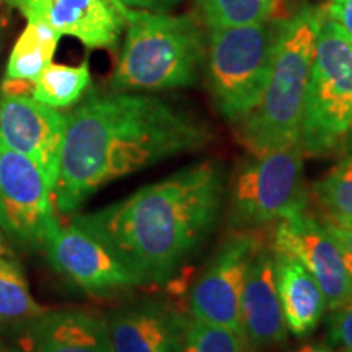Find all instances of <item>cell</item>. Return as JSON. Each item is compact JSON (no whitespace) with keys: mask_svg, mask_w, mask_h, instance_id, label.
Returning a JSON list of instances; mask_svg holds the SVG:
<instances>
[{"mask_svg":"<svg viewBox=\"0 0 352 352\" xmlns=\"http://www.w3.org/2000/svg\"><path fill=\"white\" fill-rule=\"evenodd\" d=\"M210 132L168 101L116 91L94 95L65 114L59 171L52 199L74 214L95 191L179 153L199 151Z\"/></svg>","mask_w":352,"mask_h":352,"instance_id":"obj_1","label":"cell"},{"mask_svg":"<svg viewBox=\"0 0 352 352\" xmlns=\"http://www.w3.org/2000/svg\"><path fill=\"white\" fill-rule=\"evenodd\" d=\"M223 171L217 162L182 168L72 223L108 246L142 284H164L204 243L222 208Z\"/></svg>","mask_w":352,"mask_h":352,"instance_id":"obj_2","label":"cell"},{"mask_svg":"<svg viewBox=\"0 0 352 352\" xmlns=\"http://www.w3.org/2000/svg\"><path fill=\"white\" fill-rule=\"evenodd\" d=\"M324 7H303L277 25L271 74L258 104L241 120L239 138L253 157L298 142L311 59Z\"/></svg>","mask_w":352,"mask_h":352,"instance_id":"obj_3","label":"cell"},{"mask_svg":"<svg viewBox=\"0 0 352 352\" xmlns=\"http://www.w3.org/2000/svg\"><path fill=\"white\" fill-rule=\"evenodd\" d=\"M126 38L111 78L116 91L166 90L197 82L204 39L189 16L166 12L124 13Z\"/></svg>","mask_w":352,"mask_h":352,"instance_id":"obj_4","label":"cell"},{"mask_svg":"<svg viewBox=\"0 0 352 352\" xmlns=\"http://www.w3.org/2000/svg\"><path fill=\"white\" fill-rule=\"evenodd\" d=\"M351 120V36L333 20L324 19L316 39L303 104V152L320 157L340 151Z\"/></svg>","mask_w":352,"mask_h":352,"instance_id":"obj_5","label":"cell"},{"mask_svg":"<svg viewBox=\"0 0 352 352\" xmlns=\"http://www.w3.org/2000/svg\"><path fill=\"white\" fill-rule=\"evenodd\" d=\"M277 26L267 21L209 34L208 77L219 113L239 122L256 107L271 74Z\"/></svg>","mask_w":352,"mask_h":352,"instance_id":"obj_6","label":"cell"},{"mask_svg":"<svg viewBox=\"0 0 352 352\" xmlns=\"http://www.w3.org/2000/svg\"><path fill=\"white\" fill-rule=\"evenodd\" d=\"M302 140L253 157L236 171L228 220L235 230L261 228L307 210Z\"/></svg>","mask_w":352,"mask_h":352,"instance_id":"obj_7","label":"cell"},{"mask_svg":"<svg viewBox=\"0 0 352 352\" xmlns=\"http://www.w3.org/2000/svg\"><path fill=\"white\" fill-rule=\"evenodd\" d=\"M56 223L52 188L43 170L0 138V228L20 246L43 250Z\"/></svg>","mask_w":352,"mask_h":352,"instance_id":"obj_8","label":"cell"},{"mask_svg":"<svg viewBox=\"0 0 352 352\" xmlns=\"http://www.w3.org/2000/svg\"><path fill=\"white\" fill-rule=\"evenodd\" d=\"M263 246L264 233L259 228L235 230L227 236L192 285L189 294L192 318L241 334V296L246 276Z\"/></svg>","mask_w":352,"mask_h":352,"instance_id":"obj_9","label":"cell"},{"mask_svg":"<svg viewBox=\"0 0 352 352\" xmlns=\"http://www.w3.org/2000/svg\"><path fill=\"white\" fill-rule=\"evenodd\" d=\"M43 252L59 274L88 292L103 294L142 284L107 245L72 222L65 227L57 222L47 233Z\"/></svg>","mask_w":352,"mask_h":352,"instance_id":"obj_10","label":"cell"},{"mask_svg":"<svg viewBox=\"0 0 352 352\" xmlns=\"http://www.w3.org/2000/svg\"><path fill=\"white\" fill-rule=\"evenodd\" d=\"M272 252L297 258L323 290L329 310L352 298V279L344 258L323 222L307 210L280 219L272 230Z\"/></svg>","mask_w":352,"mask_h":352,"instance_id":"obj_11","label":"cell"},{"mask_svg":"<svg viewBox=\"0 0 352 352\" xmlns=\"http://www.w3.org/2000/svg\"><path fill=\"white\" fill-rule=\"evenodd\" d=\"M65 114L33 95L0 94V138L13 151L30 157L43 170L54 192L59 171Z\"/></svg>","mask_w":352,"mask_h":352,"instance_id":"obj_12","label":"cell"},{"mask_svg":"<svg viewBox=\"0 0 352 352\" xmlns=\"http://www.w3.org/2000/svg\"><path fill=\"white\" fill-rule=\"evenodd\" d=\"M28 21H43L63 36L77 38L90 50L114 47L126 26L114 0H8Z\"/></svg>","mask_w":352,"mask_h":352,"instance_id":"obj_13","label":"cell"},{"mask_svg":"<svg viewBox=\"0 0 352 352\" xmlns=\"http://www.w3.org/2000/svg\"><path fill=\"white\" fill-rule=\"evenodd\" d=\"M12 333L20 352H113L107 318L82 308L44 310Z\"/></svg>","mask_w":352,"mask_h":352,"instance_id":"obj_14","label":"cell"},{"mask_svg":"<svg viewBox=\"0 0 352 352\" xmlns=\"http://www.w3.org/2000/svg\"><path fill=\"white\" fill-rule=\"evenodd\" d=\"M113 352H179L184 323L173 308L158 300H140L107 316Z\"/></svg>","mask_w":352,"mask_h":352,"instance_id":"obj_15","label":"cell"},{"mask_svg":"<svg viewBox=\"0 0 352 352\" xmlns=\"http://www.w3.org/2000/svg\"><path fill=\"white\" fill-rule=\"evenodd\" d=\"M241 334L246 344L267 347L287 338L283 307L277 292L274 254L266 245L254 256L241 296Z\"/></svg>","mask_w":352,"mask_h":352,"instance_id":"obj_16","label":"cell"},{"mask_svg":"<svg viewBox=\"0 0 352 352\" xmlns=\"http://www.w3.org/2000/svg\"><path fill=\"white\" fill-rule=\"evenodd\" d=\"M274 254L277 292L287 329L294 336H308L318 327L327 310V298L315 277L297 258L287 253Z\"/></svg>","mask_w":352,"mask_h":352,"instance_id":"obj_17","label":"cell"},{"mask_svg":"<svg viewBox=\"0 0 352 352\" xmlns=\"http://www.w3.org/2000/svg\"><path fill=\"white\" fill-rule=\"evenodd\" d=\"M60 34L43 21H28L8 56L6 78L36 82L52 63Z\"/></svg>","mask_w":352,"mask_h":352,"instance_id":"obj_18","label":"cell"},{"mask_svg":"<svg viewBox=\"0 0 352 352\" xmlns=\"http://www.w3.org/2000/svg\"><path fill=\"white\" fill-rule=\"evenodd\" d=\"M44 310L30 292L20 264L0 256V329L15 331Z\"/></svg>","mask_w":352,"mask_h":352,"instance_id":"obj_19","label":"cell"},{"mask_svg":"<svg viewBox=\"0 0 352 352\" xmlns=\"http://www.w3.org/2000/svg\"><path fill=\"white\" fill-rule=\"evenodd\" d=\"M88 63L80 65L50 64L33 83V98L51 108H69L82 98L90 87Z\"/></svg>","mask_w":352,"mask_h":352,"instance_id":"obj_20","label":"cell"},{"mask_svg":"<svg viewBox=\"0 0 352 352\" xmlns=\"http://www.w3.org/2000/svg\"><path fill=\"white\" fill-rule=\"evenodd\" d=\"M311 192L323 212V220L352 230V153H346L320 178Z\"/></svg>","mask_w":352,"mask_h":352,"instance_id":"obj_21","label":"cell"},{"mask_svg":"<svg viewBox=\"0 0 352 352\" xmlns=\"http://www.w3.org/2000/svg\"><path fill=\"white\" fill-rule=\"evenodd\" d=\"M209 28H232L267 21L276 0H196Z\"/></svg>","mask_w":352,"mask_h":352,"instance_id":"obj_22","label":"cell"},{"mask_svg":"<svg viewBox=\"0 0 352 352\" xmlns=\"http://www.w3.org/2000/svg\"><path fill=\"white\" fill-rule=\"evenodd\" d=\"M179 352H246L240 333L208 321L186 318Z\"/></svg>","mask_w":352,"mask_h":352,"instance_id":"obj_23","label":"cell"},{"mask_svg":"<svg viewBox=\"0 0 352 352\" xmlns=\"http://www.w3.org/2000/svg\"><path fill=\"white\" fill-rule=\"evenodd\" d=\"M331 311L328 320L329 341L352 351V298Z\"/></svg>","mask_w":352,"mask_h":352,"instance_id":"obj_24","label":"cell"},{"mask_svg":"<svg viewBox=\"0 0 352 352\" xmlns=\"http://www.w3.org/2000/svg\"><path fill=\"white\" fill-rule=\"evenodd\" d=\"M323 226L327 228L331 239L336 241L338 248L344 258L347 272H349L351 279H352V230L340 226H334V223L328 222V220H323Z\"/></svg>","mask_w":352,"mask_h":352,"instance_id":"obj_25","label":"cell"},{"mask_svg":"<svg viewBox=\"0 0 352 352\" xmlns=\"http://www.w3.org/2000/svg\"><path fill=\"white\" fill-rule=\"evenodd\" d=\"M324 12L352 38V0H328Z\"/></svg>","mask_w":352,"mask_h":352,"instance_id":"obj_26","label":"cell"},{"mask_svg":"<svg viewBox=\"0 0 352 352\" xmlns=\"http://www.w3.org/2000/svg\"><path fill=\"white\" fill-rule=\"evenodd\" d=\"M121 8L144 12H168L178 7L183 0H114Z\"/></svg>","mask_w":352,"mask_h":352,"instance_id":"obj_27","label":"cell"},{"mask_svg":"<svg viewBox=\"0 0 352 352\" xmlns=\"http://www.w3.org/2000/svg\"><path fill=\"white\" fill-rule=\"evenodd\" d=\"M340 152L344 153V155L346 153H352V120H351L349 127H347V131L344 134V139H342V142H341Z\"/></svg>","mask_w":352,"mask_h":352,"instance_id":"obj_28","label":"cell"},{"mask_svg":"<svg viewBox=\"0 0 352 352\" xmlns=\"http://www.w3.org/2000/svg\"><path fill=\"white\" fill-rule=\"evenodd\" d=\"M296 352H333V351L323 344H305Z\"/></svg>","mask_w":352,"mask_h":352,"instance_id":"obj_29","label":"cell"},{"mask_svg":"<svg viewBox=\"0 0 352 352\" xmlns=\"http://www.w3.org/2000/svg\"><path fill=\"white\" fill-rule=\"evenodd\" d=\"M300 2H303V7H324L328 0H300Z\"/></svg>","mask_w":352,"mask_h":352,"instance_id":"obj_30","label":"cell"},{"mask_svg":"<svg viewBox=\"0 0 352 352\" xmlns=\"http://www.w3.org/2000/svg\"><path fill=\"white\" fill-rule=\"evenodd\" d=\"M3 28H6V20L0 16V47H2V36H3Z\"/></svg>","mask_w":352,"mask_h":352,"instance_id":"obj_31","label":"cell"},{"mask_svg":"<svg viewBox=\"0 0 352 352\" xmlns=\"http://www.w3.org/2000/svg\"><path fill=\"white\" fill-rule=\"evenodd\" d=\"M0 256H6V246H3L2 233H0Z\"/></svg>","mask_w":352,"mask_h":352,"instance_id":"obj_32","label":"cell"},{"mask_svg":"<svg viewBox=\"0 0 352 352\" xmlns=\"http://www.w3.org/2000/svg\"><path fill=\"white\" fill-rule=\"evenodd\" d=\"M341 352H352V351H347V349H342Z\"/></svg>","mask_w":352,"mask_h":352,"instance_id":"obj_33","label":"cell"},{"mask_svg":"<svg viewBox=\"0 0 352 352\" xmlns=\"http://www.w3.org/2000/svg\"><path fill=\"white\" fill-rule=\"evenodd\" d=\"M351 52H352V38H351Z\"/></svg>","mask_w":352,"mask_h":352,"instance_id":"obj_34","label":"cell"},{"mask_svg":"<svg viewBox=\"0 0 352 352\" xmlns=\"http://www.w3.org/2000/svg\"><path fill=\"white\" fill-rule=\"evenodd\" d=\"M0 352H2V351H0Z\"/></svg>","mask_w":352,"mask_h":352,"instance_id":"obj_35","label":"cell"}]
</instances>
